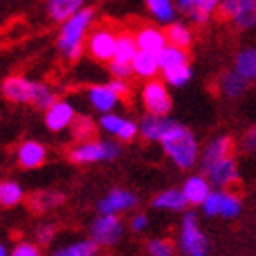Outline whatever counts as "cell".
Masks as SVG:
<instances>
[{
  "label": "cell",
  "instance_id": "obj_1",
  "mask_svg": "<svg viewBox=\"0 0 256 256\" xmlns=\"http://www.w3.org/2000/svg\"><path fill=\"white\" fill-rule=\"evenodd\" d=\"M162 150L179 169H190L198 160V140L186 125L177 121H167L164 134L160 138Z\"/></svg>",
  "mask_w": 256,
  "mask_h": 256
},
{
  "label": "cell",
  "instance_id": "obj_2",
  "mask_svg": "<svg viewBox=\"0 0 256 256\" xmlns=\"http://www.w3.org/2000/svg\"><path fill=\"white\" fill-rule=\"evenodd\" d=\"M92 21H94V10L84 6L78 15H75L73 19H69L60 28L56 46L69 60H78L82 56L84 40H86V34L90 30V25H92Z\"/></svg>",
  "mask_w": 256,
  "mask_h": 256
},
{
  "label": "cell",
  "instance_id": "obj_3",
  "mask_svg": "<svg viewBox=\"0 0 256 256\" xmlns=\"http://www.w3.org/2000/svg\"><path fill=\"white\" fill-rule=\"evenodd\" d=\"M119 144L110 142V140H90V142L73 146L67 156L71 162L88 164V162H100V160H112L119 156Z\"/></svg>",
  "mask_w": 256,
  "mask_h": 256
},
{
  "label": "cell",
  "instance_id": "obj_4",
  "mask_svg": "<svg viewBox=\"0 0 256 256\" xmlns=\"http://www.w3.org/2000/svg\"><path fill=\"white\" fill-rule=\"evenodd\" d=\"M179 244L186 256H208V242L206 236L200 232L198 216L194 212H186L182 223V234H179Z\"/></svg>",
  "mask_w": 256,
  "mask_h": 256
},
{
  "label": "cell",
  "instance_id": "obj_5",
  "mask_svg": "<svg viewBox=\"0 0 256 256\" xmlns=\"http://www.w3.org/2000/svg\"><path fill=\"white\" fill-rule=\"evenodd\" d=\"M117 40H119V34L112 28H108V25H98L88 38V50L96 60L112 62L114 50H117Z\"/></svg>",
  "mask_w": 256,
  "mask_h": 256
},
{
  "label": "cell",
  "instance_id": "obj_6",
  "mask_svg": "<svg viewBox=\"0 0 256 256\" xmlns=\"http://www.w3.org/2000/svg\"><path fill=\"white\" fill-rule=\"evenodd\" d=\"M142 102L146 110L152 117H160L164 119V114L171 110V96L169 90L162 82L158 80H150L142 86Z\"/></svg>",
  "mask_w": 256,
  "mask_h": 256
},
{
  "label": "cell",
  "instance_id": "obj_7",
  "mask_svg": "<svg viewBox=\"0 0 256 256\" xmlns=\"http://www.w3.org/2000/svg\"><path fill=\"white\" fill-rule=\"evenodd\" d=\"M202 210L208 216H225V219H234L242 210V202L238 196L225 190H212L206 202L202 204Z\"/></svg>",
  "mask_w": 256,
  "mask_h": 256
},
{
  "label": "cell",
  "instance_id": "obj_8",
  "mask_svg": "<svg viewBox=\"0 0 256 256\" xmlns=\"http://www.w3.org/2000/svg\"><path fill=\"white\" fill-rule=\"evenodd\" d=\"M92 240L96 242V246H112L117 244L121 234H123V225L117 214H100L98 219L92 223Z\"/></svg>",
  "mask_w": 256,
  "mask_h": 256
},
{
  "label": "cell",
  "instance_id": "obj_9",
  "mask_svg": "<svg viewBox=\"0 0 256 256\" xmlns=\"http://www.w3.org/2000/svg\"><path fill=\"white\" fill-rule=\"evenodd\" d=\"M219 12L232 19L238 28H252L256 25V2L254 0H227L219 4Z\"/></svg>",
  "mask_w": 256,
  "mask_h": 256
},
{
  "label": "cell",
  "instance_id": "obj_10",
  "mask_svg": "<svg viewBox=\"0 0 256 256\" xmlns=\"http://www.w3.org/2000/svg\"><path fill=\"white\" fill-rule=\"evenodd\" d=\"M36 92L38 84L25 80L23 75H8L2 82V96L10 102H30V104H34Z\"/></svg>",
  "mask_w": 256,
  "mask_h": 256
},
{
  "label": "cell",
  "instance_id": "obj_11",
  "mask_svg": "<svg viewBox=\"0 0 256 256\" xmlns=\"http://www.w3.org/2000/svg\"><path fill=\"white\" fill-rule=\"evenodd\" d=\"M136 202H138V198L134 192L114 188L100 200L98 208H100V214H119L123 210H130L132 206H136Z\"/></svg>",
  "mask_w": 256,
  "mask_h": 256
},
{
  "label": "cell",
  "instance_id": "obj_12",
  "mask_svg": "<svg viewBox=\"0 0 256 256\" xmlns=\"http://www.w3.org/2000/svg\"><path fill=\"white\" fill-rule=\"evenodd\" d=\"M136 42H138V48L144 50V52H152V54H160L164 48L169 46V40H167V34L160 32L154 25H144L136 32Z\"/></svg>",
  "mask_w": 256,
  "mask_h": 256
},
{
  "label": "cell",
  "instance_id": "obj_13",
  "mask_svg": "<svg viewBox=\"0 0 256 256\" xmlns=\"http://www.w3.org/2000/svg\"><path fill=\"white\" fill-rule=\"evenodd\" d=\"M202 171L206 173V179H208V184H210V186L221 188V190L238 182V169H236V160H234V156H232V158H225V160H219V162H214V164H210V167L202 169Z\"/></svg>",
  "mask_w": 256,
  "mask_h": 256
},
{
  "label": "cell",
  "instance_id": "obj_14",
  "mask_svg": "<svg viewBox=\"0 0 256 256\" xmlns=\"http://www.w3.org/2000/svg\"><path fill=\"white\" fill-rule=\"evenodd\" d=\"M75 110L73 106L69 104L67 100H58L54 106H50L44 114V123L50 132H62L67 130V127H71V123L75 121Z\"/></svg>",
  "mask_w": 256,
  "mask_h": 256
},
{
  "label": "cell",
  "instance_id": "obj_15",
  "mask_svg": "<svg viewBox=\"0 0 256 256\" xmlns=\"http://www.w3.org/2000/svg\"><path fill=\"white\" fill-rule=\"evenodd\" d=\"M232 154H234V142H232V138H227V136L216 138L202 152V169H206V167H210V164L219 162V160L232 158Z\"/></svg>",
  "mask_w": 256,
  "mask_h": 256
},
{
  "label": "cell",
  "instance_id": "obj_16",
  "mask_svg": "<svg viewBox=\"0 0 256 256\" xmlns=\"http://www.w3.org/2000/svg\"><path fill=\"white\" fill-rule=\"evenodd\" d=\"M46 160V148L44 144L36 142V140H28L17 148V162L23 169H36L44 164Z\"/></svg>",
  "mask_w": 256,
  "mask_h": 256
},
{
  "label": "cell",
  "instance_id": "obj_17",
  "mask_svg": "<svg viewBox=\"0 0 256 256\" xmlns=\"http://www.w3.org/2000/svg\"><path fill=\"white\" fill-rule=\"evenodd\" d=\"M177 6L192 21L206 23L212 12L219 8V2H214V0H182V2H177Z\"/></svg>",
  "mask_w": 256,
  "mask_h": 256
},
{
  "label": "cell",
  "instance_id": "obj_18",
  "mask_svg": "<svg viewBox=\"0 0 256 256\" xmlns=\"http://www.w3.org/2000/svg\"><path fill=\"white\" fill-rule=\"evenodd\" d=\"M184 192V196L188 200V204H202L206 202V198L210 196V184H208V179H204L202 175H192L186 179V184L182 188Z\"/></svg>",
  "mask_w": 256,
  "mask_h": 256
},
{
  "label": "cell",
  "instance_id": "obj_19",
  "mask_svg": "<svg viewBox=\"0 0 256 256\" xmlns=\"http://www.w3.org/2000/svg\"><path fill=\"white\" fill-rule=\"evenodd\" d=\"M138 52H140V48H138V42H136V34L121 32L119 34V40H117V50H114L112 62H117V65H125V67H132V62L138 56Z\"/></svg>",
  "mask_w": 256,
  "mask_h": 256
},
{
  "label": "cell",
  "instance_id": "obj_20",
  "mask_svg": "<svg viewBox=\"0 0 256 256\" xmlns=\"http://www.w3.org/2000/svg\"><path fill=\"white\" fill-rule=\"evenodd\" d=\"M82 8L84 6L80 0H52V2H48V15L52 21L65 25L69 19L78 15Z\"/></svg>",
  "mask_w": 256,
  "mask_h": 256
},
{
  "label": "cell",
  "instance_id": "obj_21",
  "mask_svg": "<svg viewBox=\"0 0 256 256\" xmlns=\"http://www.w3.org/2000/svg\"><path fill=\"white\" fill-rule=\"evenodd\" d=\"M88 100L92 102V106L96 110H102L106 114L110 108H114V104H117L119 98L108 86H92L88 90Z\"/></svg>",
  "mask_w": 256,
  "mask_h": 256
},
{
  "label": "cell",
  "instance_id": "obj_22",
  "mask_svg": "<svg viewBox=\"0 0 256 256\" xmlns=\"http://www.w3.org/2000/svg\"><path fill=\"white\" fill-rule=\"evenodd\" d=\"M132 71L140 78H154V75L160 71V58L158 54H152V52H144V50H140L138 56L134 58L132 62Z\"/></svg>",
  "mask_w": 256,
  "mask_h": 256
},
{
  "label": "cell",
  "instance_id": "obj_23",
  "mask_svg": "<svg viewBox=\"0 0 256 256\" xmlns=\"http://www.w3.org/2000/svg\"><path fill=\"white\" fill-rule=\"evenodd\" d=\"M152 206L160 210H184L188 206V200L182 190H164L154 196Z\"/></svg>",
  "mask_w": 256,
  "mask_h": 256
},
{
  "label": "cell",
  "instance_id": "obj_24",
  "mask_svg": "<svg viewBox=\"0 0 256 256\" xmlns=\"http://www.w3.org/2000/svg\"><path fill=\"white\" fill-rule=\"evenodd\" d=\"M234 71L240 73L246 82L256 80V48H244L236 54V62H234Z\"/></svg>",
  "mask_w": 256,
  "mask_h": 256
},
{
  "label": "cell",
  "instance_id": "obj_25",
  "mask_svg": "<svg viewBox=\"0 0 256 256\" xmlns=\"http://www.w3.org/2000/svg\"><path fill=\"white\" fill-rule=\"evenodd\" d=\"M160 58V71L162 73H171L177 71L182 67H188V52L182 48H175V46H167L158 54Z\"/></svg>",
  "mask_w": 256,
  "mask_h": 256
},
{
  "label": "cell",
  "instance_id": "obj_26",
  "mask_svg": "<svg viewBox=\"0 0 256 256\" xmlns=\"http://www.w3.org/2000/svg\"><path fill=\"white\" fill-rule=\"evenodd\" d=\"M169 119H160V117H152V114H146V117L140 121V134H142L150 142H160V138L164 134V127H167Z\"/></svg>",
  "mask_w": 256,
  "mask_h": 256
},
{
  "label": "cell",
  "instance_id": "obj_27",
  "mask_svg": "<svg viewBox=\"0 0 256 256\" xmlns=\"http://www.w3.org/2000/svg\"><path fill=\"white\" fill-rule=\"evenodd\" d=\"M96 250H98V246L94 240H80V242H75V244L54 250L50 256H94Z\"/></svg>",
  "mask_w": 256,
  "mask_h": 256
},
{
  "label": "cell",
  "instance_id": "obj_28",
  "mask_svg": "<svg viewBox=\"0 0 256 256\" xmlns=\"http://www.w3.org/2000/svg\"><path fill=\"white\" fill-rule=\"evenodd\" d=\"M146 6H148V10L152 12V17H154L158 23L173 25V19H175L177 8L169 2V0H148Z\"/></svg>",
  "mask_w": 256,
  "mask_h": 256
},
{
  "label": "cell",
  "instance_id": "obj_29",
  "mask_svg": "<svg viewBox=\"0 0 256 256\" xmlns=\"http://www.w3.org/2000/svg\"><path fill=\"white\" fill-rule=\"evenodd\" d=\"M246 86H248V82L236 71H227L221 78V90H223V94L229 96V98H238L240 94H244Z\"/></svg>",
  "mask_w": 256,
  "mask_h": 256
},
{
  "label": "cell",
  "instance_id": "obj_30",
  "mask_svg": "<svg viewBox=\"0 0 256 256\" xmlns=\"http://www.w3.org/2000/svg\"><path fill=\"white\" fill-rule=\"evenodd\" d=\"M94 132H96V125L90 117H86V114H78L75 121L71 123V136H73V140H78L80 144L90 142V138L94 136Z\"/></svg>",
  "mask_w": 256,
  "mask_h": 256
},
{
  "label": "cell",
  "instance_id": "obj_31",
  "mask_svg": "<svg viewBox=\"0 0 256 256\" xmlns=\"http://www.w3.org/2000/svg\"><path fill=\"white\" fill-rule=\"evenodd\" d=\"M167 40H169V46H175V48H182L186 50L190 44H192V32L188 25L184 23H173L167 28Z\"/></svg>",
  "mask_w": 256,
  "mask_h": 256
},
{
  "label": "cell",
  "instance_id": "obj_32",
  "mask_svg": "<svg viewBox=\"0 0 256 256\" xmlns=\"http://www.w3.org/2000/svg\"><path fill=\"white\" fill-rule=\"evenodd\" d=\"M23 200V188L17 182H2L0 184V204L4 208L17 206Z\"/></svg>",
  "mask_w": 256,
  "mask_h": 256
},
{
  "label": "cell",
  "instance_id": "obj_33",
  "mask_svg": "<svg viewBox=\"0 0 256 256\" xmlns=\"http://www.w3.org/2000/svg\"><path fill=\"white\" fill-rule=\"evenodd\" d=\"M58 202H62V196L60 194H52V192H38L30 198V208L34 212H44L48 208L56 206Z\"/></svg>",
  "mask_w": 256,
  "mask_h": 256
},
{
  "label": "cell",
  "instance_id": "obj_34",
  "mask_svg": "<svg viewBox=\"0 0 256 256\" xmlns=\"http://www.w3.org/2000/svg\"><path fill=\"white\" fill-rule=\"evenodd\" d=\"M175 246L173 242L167 238H156L148 242V254L150 256H173Z\"/></svg>",
  "mask_w": 256,
  "mask_h": 256
},
{
  "label": "cell",
  "instance_id": "obj_35",
  "mask_svg": "<svg viewBox=\"0 0 256 256\" xmlns=\"http://www.w3.org/2000/svg\"><path fill=\"white\" fill-rule=\"evenodd\" d=\"M162 75H164V82H167L169 86H173V88H184V86L192 80V69H190V65H188V67H182V69L171 71V73H162Z\"/></svg>",
  "mask_w": 256,
  "mask_h": 256
},
{
  "label": "cell",
  "instance_id": "obj_36",
  "mask_svg": "<svg viewBox=\"0 0 256 256\" xmlns=\"http://www.w3.org/2000/svg\"><path fill=\"white\" fill-rule=\"evenodd\" d=\"M127 119L119 117V114H112V112H106V114H102V119H100V125H102V130H106L108 134L112 136H119L121 130H123V125H125Z\"/></svg>",
  "mask_w": 256,
  "mask_h": 256
},
{
  "label": "cell",
  "instance_id": "obj_37",
  "mask_svg": "<svg viewBox=\"0 0 256 256\" xmlns=\"http://www.w3.org/2000/svg\"><path fill=\"white\" fill-rule=\"evenodd\" d=\"M10 256H42L40 248L32 242H19V244L10 250Z\"/></svg>",
  "mask_w": 256,
  "mask_h": 256
},
{
  "label": "cell",
  "instance_id": "obj_38",
  "mask_svg": "<svg viewBox=\"0 0 256 256\" xmlns=\"http://www.w3.org/2000/svg\"><path fill=\"white\" fill-rule=\"evenodd\" d=\"M130 227H132V232L140 234V232H144V229L148 227V216L146 212H136L132 216V221H130Z\"/></svg>",
  "mask_w": 256,
  "mask_h": 256
},
{
  "label": "cell",
  "instance_id": "obj_39",
  "mask_svg": "<svg viewBox=\"0 0 256 256\" xmlns=\"http://www.w3.org/2000/svg\"><path fill=\"white\" fill-rule=\"evenodd\" d=\"M106 86L112 90L114 94H117V98H125L127 94H130V86H127L125 80H110Z\"/></svg>",
  "mask_w": 256,
  "mask_h": 256
},
{
  "label": "cell",
  "instance_id": "obj_40",
  "mask_svg": "<svg viewBox=\"0 0 256 256\" xmlns=\"http://www.w3.org/2000/svg\"><path fill=\"white\" fill-rule=\"evenodd\" d=\"M54 236V225H42V227H38V232H36V238L40 240V244H48L50 240H52Z\"/></svg>",
  "mask_w": 256,
  "mask_h": 256
},
{
  "label": "cell",
  "instance_id": "obj_41",
  "mask_svg": "<svg viewBox=\"0 0 256 256\" xmlns=\"http://www.w3.org/2000/svg\"><path fill=\"white\" fill-rule=\"evenodd\" d=\"M244 148L250 152H256V127H252V130L244 136Z\"/></svg>",
  "mask_w": 256,
  "mask_h": 256
},
{
  "label": "cell",
  "instance_id": "obj_42",
  "mask_svg": "<svg viewBox=\"0 0 256 256\" xmlns=\"http://www.w3.org/2000/svg\"><path fill=\"white\" fill-rule=\"evenodd\" d=\"M0 256H10V252H6V246L0 244Z\"/></svg>",
  "mask_w": 256,
  "mask_h": 256
}]
</instances>
